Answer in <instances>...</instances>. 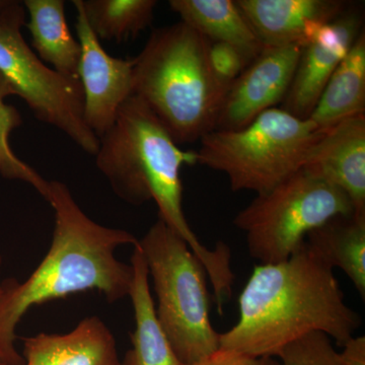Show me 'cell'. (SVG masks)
<instances>
[{"label": "cell", "mask_w": 365, "mask_h": 365, "mask_svg": "<svg viewBox=\"0 0 365 365\" xmlns=\"http://www.w3.org/2000/svg\"><path fill=\"white\" fill-rule=\"evenodd\" d=\"M0 365H4V364H1V362H0Z\"/></svg>", "instance_id": "28"}, {"label": "cell", "mask_w": 365, "mask_h": 365, "mask_svg": "<svg viewBox=\"0 0 365 365\" xmlns=\"http://www.w3.org/2000/svg\"><path fill=\"white\" fill-rule=\"evenodd\" d=\"M361 114H365L364 31L334 71L307 120L319 130H328Z\"/></svg>", "instance_id": "17"}, {"label": "cell", "mask_w": 365, "mask_h": 365, "mask_svg": "<svg viewBox=\"0 0 365 365\" xmlns=\"http://www.w3.org/2000/svg\"><path fill=\"white\" fill-rule=\"evenodd\" d=\"M302 49L299 45L264 47L225 93L215 130L244 128L262 113L282 104Z\"/></svg>", "instance_id": "10"}, {"label": "cell", "mask_w": 365, "mask_h": 365, "mask_svg": "<svg viewBox=\"0 0 365 365\" xmlns=\"http://www.w3.org/2000/svg\"><path fill=\"white\" fill-rule=\"evenodd\" d=\"M239 319L220 348L275 357L302 336L323 332L342 347L362 322L344 302L333 269L304 244L288 260L255 266L239 297Z\"/></svg>", "instance_id": "1"}, {"label": "cell", "mask_w": 365, "mask_h": 365, "mask_svg": "<svg viewBox=\"0 0 365 365\" xmlns=\"http://www.w3.org/2000/svg\"><path fill=\"white\" fill-rule=\"evenodd\" d=\"M264 47L299 45L314 23L328 24L348 9L340 0H235Z\"/></svg>", "instance_id": "12"}, {"label": "cell", "mask_w": 365, "mask_h": 365, "mask_svg": "<svg viewBox=\"0 0 365 365\" xmlns=\"http://www.w3.org/2000/svg\"><path fill=\"white\" fill-rule=\"evenodd\" d=\"M349 198L330 182L300 170L256 198L235 216L251 258L259 264L288 260L309 232L337 215H352Z\"/></svg>", "instance_id": "7"}, {"label": "cell", "mask_w": 365, "mask_h": 365, "mask_svg": "<svg viewBox=\"0 0 365 365\" xmlns=\"http://www.w3.org/2000/svg\"><path fill=\"white\" fill-rule=\"evenodd\" d=\"M192 365H281L274 357H254L234 350H216L212 354Z\"/></svg>", "instance_id": "24"}, {"label": "cell", "mask_w": 365, "mask_h": 365, "mask_svg": "<svg viewBox=\"0 0 365 365\" xmlns=\"http://www.w3.org/2000/svg\"><path fill=\"white\" fill-rule=\"evenodd\" d=\"M182 23L210 42H225L260 52L264 46L234 0H170Z\"/></svg>", "instance_id": "19"}, {"label": "cell", "mask_w": 365, "mask_h": 365, "mask_svg": "<svg viewBox=\"0 0 365 365\" xmlns=\"http://www.w3.org/2000/svg\"><path fill=\"white\" fill-rule=\"evenodd\" d=\"M131 266L133 279L129 297L133 306L135 331L131 335L132 348L121 365H182L158 323L148 265L138 245L134 247Z\"/></svg>", "instance_id": "15"}, {"label": "cell", "mask_w": 365, "mask_h": 365, "mask_svg": "<svg viewBox=\"0 0 365 365\" xmlns=\"http://www.w3.org/2000/svg\"><path fill=\"white\" fill-rule=\"evenodd\" d=\"M23 365H121L116 340L98 317L66 334L40 333L24 339Z\"/></svg>", "instance_id": "13"}, {"label": "cell", "mask_w": 365, "mask_h": 365, "mask_svg": "<svg viewBox=\"0 0 365 365\" xmlns=\"http://www.w3.org/2000/svg\"><path fill=\"white\" fill-rule=\"evenodd\" d=\"M26 11L21 2L0 13V74L25 101L36 119L55 127L96 155L100 140L83 119V91L79 79L61 76L46 66L21 34Z\"/></svg>", "instance_id": "8"}, {"label": "cell", "mask_w": 365, "mask_h": 365, "mask_svg": "<svg viewBox=\"0 0 365 365\" xmlns=\"http://www.w3.org/2000/svg\"><path fill=\"white\" fill-rule=\"evenodd\" d=\"M260 52L230 43L209 41V64L216 81L225 93Z\"/></svg>", "instance_id": "23"}, {"label": "cell", "mask_w": 365, "mask_h": 365, "mask_svg": "<svg viewBox=\"0 0 365 365\" xmlns=\"http://www.w3.org/2000/svg\"><path fill=\"white\" fill-rule=\"evenodd\" d=\"M302 170L330 182L365 215V114L328 129L313 144Z\"/></svg>", "instance_id": "11"}, {"label": "cell", "mask_w": 365, "mask_h": 365, "mask_svg": "<svg viewBox=\"0 0 365 365\" xmlns=\"http://www.w3.org/2000/svg\"><path fill=\"white\" fill-rule=\"evenodd\" d=\"M2 265V257L0 256V268H1ZM6 281H4V282H2V281H0V297H2V294H4V290H6Z\"/></svg>", "instance_id": "27"}, {"label": "cell", "mask_w": 365, "mask_h": 365, "mask_svg": "<svg viewBox=\"0 0 365 365\" xmlns=\"http://www.w3.org/2000/svg\"><path fill=\"white\" fill-rule=\"evenodd\" d=\"M16 96L13 86L0 74V175L9 180H19L31 185L47 201L49 181L23 162L11 146V132L23 124L21 113L6 104V98Z\"/></svg>", "instance_id": "21"}, {"label": "cell", "mask_w": 365, "mask_h": 365, "mask_svg": "<svg viewBox=\"0 0 365 365\" xmlns=\"http://www.w3.org/2000/svg\"><path fill=\"white\" fill-rule=\"evenodd\" d=\"M342 352L339 353L342 365H365V337L350 338L342 346Z\"/></svg>", "instance_id": "25"}, {"label": "cell", "mask_w": 365, "mask_h": 365, "mask_svg": "<svg viewBox=\"0 0 365 365\" xmlns=\"http://www.w3.org/2000/svg\"><path fill=\"white\" fill-rule=\"evenodd\" d=\"M11 1L13 0H0V13H2L11 4Z\"/></svg>", "instance_id": "26"}, {"label": "cell", "mask_w": 365, "mask_h": 365, "mask_svg": "<svg viewBox=\"0 0 365 365\" xmlns=\"http://www.w3.org/2000/svg\"><path fill=\"white\" fill-rule=\"evenodd\" d=\"M26 28L32 36V47L53 71L72 79L78 78L81 48L67 25L63 0H26Z\"/></svg>", "instance_id": "16"}, {"label": "cell", "mask_w": 365, "mask_h": 365, "mask_svg": "<svg viewBox=\"0 0 365 365\" xmlns=\"http://www.w3.org/2000/svg\"><path fill=\"white\" fill-rule=\"evenodd\" d=\"M137 245L155 287L158 323L182 364H196L220 349L207 276L186 242L158 218Z\"/></svg>", "instance_id": "5"}, {"label": "cell", "mask_w": 365, "mask_h": 365, "mask_svg": "<svg viewBox=\"0 0 365 365\" xmlns=\"http://www.w3.org/2000/svg\"><path fill=\"white\" fill-rule=\"evenodd\" d=\"M281 365H342L332 339L323 332L302 336L283 348Z\"/></svg>", "instance_id": "22"}, {"label": "cell", "mask_w": 365, "mask_h": 365, "mask_svg": "<svg viewBox=\"0 0 365 365\" xmlns=\"http://www.w3.org/2000/svg\"><path fill=\"white\" fill-rule=\"evenodd\" d=\"M326 130L279 108L237 130H212L200 139L197 163L222 172L232 191L265 193L302 170Z\"/></svg>", "instance_id": "6"}, {"label": "cell", "mask_w": 365, "mask_h": 365, "mask_svg": "<svg viewBox=\"0 0 365 365\" xmlns=\"http://www.w3.org/2000/svg\"><path fill=\"white\" fill-rule=\"evenodd\" d=\"M47 202L55 212L49 251L25 282L6 281L0 297V362L4 365L24 364L14 345L16 329L31 307L91 290L113 304L130 292L133 269L118 260L116 251L126 245L135 247L138 240L91 220L63 182H49Z\"/></svg>", "instance_id": "3"}, {"label": "cell", "mask_w": 365, "mask_h": 365, "mask_svg": "<svg viewBox=\"0 0 365 365\" xmlns=\"http://www.w3.org/2000/svg\"><path fill=\"white\" fill-rule=\"evenodd\" d=\"M96 163L120 199L131 205L153 200L158 218L186 242L202 264L215 290L216 307L230 299L235 282L232 252L225 242L206 248L182 210V165L197 163L196 151H182L157 116L132 96L101 137Z\"/></svg>", "instance_id": "2"}, {"label": "cell", "mask_w": 365, "mask_h": 365, "mask_svg": "<svg viewBox=\"0 0 365 365\" xmlns=\"http://www.w3.org/2000/svg\"><path fill=\"white\" fill-rule=\"evenodd\" d=\"M209 41L182 23L155 29L133 58V95L177 144L215 130L225 91L211 71Z\"/></svg>", "instance_id": "4"}, {"label": "cell", "mask_w": 365, "mask_h": 365, "mask_svg": "<svg viewBox=\"0 0 365 365\" xmlns=\"http://www.w3.org/2000/svg\"><path fill=\"white\" fill-rule=\"evenodd\" d=\"M72 4L81 48L78 78L83 91V119L100 139L116 121L120 108L133 95L134 61L110 56L88 26L81 0Z\"/></svg>", "instance_id": "9"}, {"label": "cell", "mask_w": 365, "mask_h": 365, "mask_svg": "<svg viewBox=\"0 0 365 365\" xmlns=\"http://www.w3.org/2000/svg\"><path fill=\"white\" fill-rule=\"evenodd\" d=\"M307 245L332 269L348 276L365 299V215H337L307 235Z\"/></svg>", "instance_id": "18"}, {"label": "cell", "mask_w": 365, "mask_h": 365, "mask_svg": "<svg viewBox=\"0 0 365 365\" xmlns=\"http://www.w3.org/2000/svg\"><path fill=\"white\" fill-rule=\"evenodd\" d=\"M86 21L98 40L122 43L153 23L155 0H81Z\"/></svg>", "instance_id": "20"}, {"label": "cell", "mask_w": 365, "mask_h": 365, "mask_svg": "<svg viewBox=\"0 0 365 365\" xmlns=\"http://www.w3.org/2000/svg\"><path fill=\"white\" fill-rule=\"evenodd\" d=\"M361 25V14L354 9L337 40L304 47L281 109L299 119L309 117L329 79L364 31Z\"/></svg>", "instance_id": "14"}]
</instances>
